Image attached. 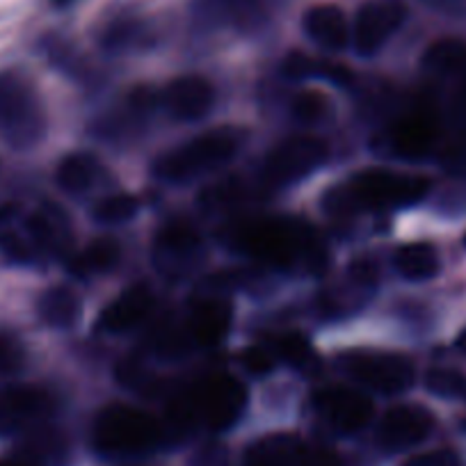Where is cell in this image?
Masks as SVG:
<instances>
[{
	"label": "cell",
	"mask_w": 466,
	"mask_h": 466,
	"mask_svg": "<svg viewBox=\"0 0 466 466\" xmlns=\"http://www.w3.org/2000/svg\"><path fill=\"white\" fill-rule=\"evenodd\" d=\"M224 240L236 252L248 254L272 268L325 266L327 254L309 224L290 218H258L236 222L224 231Z\"/></svg>",
	"instance_id": "cell-1"
},
{
	"label": "cell",
	"mask_w": 466,
	"mask_h": 466,
	"mask_svg": "<svg viewBox=\"0 0 466 466\" xmlns=\"http://www.w3.org/2000/svg\"><path fill=\"white\" fill-rule=\"evenodd\" d=\"M245 405H248V389L240 380L227 373L213 375L187 389L183 396L174 398L172 405L167 407L165 432L167 430L187 432L195 425L219 432L231 428L240 419Z\"/></svg>",
	"instance_id": "cell-2"
},
{
	"label": "cell",
	"mask_w": 466,
	"mask_h": 466,
	"mask_svg": "<svg viewBox=\"0 0 466 466\" xmlns=\"http://www.w3.org/2000/svg\"><path fill=\"white\" fill-rule=\"evenodd\" d=\"M243 140L245 133L233 127H219L213 128V131H206L199 137L187 142V145L178 147V149L158 158L156 174L169 183L190 181V178L201 177V174L213 172L215 167L233 158L243 147Z\"/></svg>",
	"instance_id": "cell-3"
},
{
	"label": "cell",
	"mask_w": 466,
	"mask_h": 466,
	"mask_svg": "<svg viewBox=\"0 0 466 466\" xmlns=\"http://www.w3.org/2000/svg\"><path fill=\"white\" fill-rule=\"evenodd\" d=\"M165 425L131 405H107L94 420V446L107 455H136L158 446Z\"/></svg>",
	"instance_id": "cell-4"
},
{
	"label": "cell",
	"mask_w": 466,
	"mask_h": 466,
	"mask_svg": "<svg viewBox=\"0 0 466 466\" xmlns=\"http://www.w3.org/2000/svg\"><path fill=\"white\" fill-rule=\"evenodd\" d=\"M46 128L37 89L16 71L0 74V133L16 149L37 145Z\"/></svg>",
	"instance_id": "cell-5"
},
{
	"label": "cell",
	"mask_w": 466,
	"mask_h": 466,
	"mask_svg": "<svg viewBox=\"0 0 466 466\" xmlns=\"http://www.w3.org/2000/svg\"><path fill=\"white\" fill-rule=\"evenodd\" d=\"M345 190L357 210H389L405 208L423 199L430 192V181L414 174H398L391 169L373 167L355 174Z\"/></svg>",
	"instance_id": "cell-6"
},
{
	"label": "cell",
	"mask_w": 466,
	"mask_h": 466,
	"mask_svg": "<svg viewBox=\"0 0 466 466\" xmlns=\"http://www.w3.org/2000/svg\"><path fill=\"white\" fill-rule=\"evenodd\" d=\"M345 373L373 391L402 393L414 384V366L407 357L378 350H357L343 360Z\"/></svg>",
	"instance_id": "cell-7"
},
{
	"label": "cell",
	"mask_w": 466,
	"mask_h": 466,
	"mask_svg": "<svg viewBox=\"0 0 466 466\" xmlns=\"http://www.w3.org/2000/svg\"><path fill=\"white\" fill-rule=\"evenodd\" d=\"M327 158V145L318 137L298 136L279 142L275 149L268 154L263 178L270 186H289L299 181L313 169L320 167Z\"/></svg>",
	"instance_id": "cell-8"
},
{
	"label": "cell",
	"mask_w": 466,
	"mask_h": 466,
	"mask_svg": "<svg viewBox=\"0 0 466 466\" xmlns=\"http://www.w3.org/2000/svg\"><path fill=\"white\" fill-rule=\"evenodd\" d=\"M245 466H339L331 451L316 448L298 434H270L245 452Z\"/></svg>",
	"instance_id": "cell-9"
},
{
	"label": "cell",
	"mask_w": 466,
	"mask_h": 466,
	"mask_svg": "<svg viewBox=\"0 0 466 466\" xmlns=\"http://www.w3.org/2000/svg\"><path fill=\"white\" fill-rule=\"evenodd\" d=\"M56 410V398L42 387L19 384L0 391V434H15L42 423Z\"/></svg>",
	"instance_id": "cell-10"
},
{
	"label": "cell",
	"mask_w": 466,
	"mask_h": 466,
	"mask_svg": "<svg viewBox=\"0 0 466 466\" xmlns=\"http://www.w3.org/2000/svg\"><path fill=\"white\" fill-rule=\"evenodd\" d=\"M407 19V7L402 0H369L357 15L355 46L361 56L378 53Z\"/></svg>",
	"instance_id": "cell-11"
},
{
	"label": "cell",
	"mask_w": 466,
	"mask_h": 466,
	"mask_svg": "<svg viewBox=\"0 0 466 466\" xmlns=\"http://www.w3.org/2000/svg\"><path fill=\"white\" fill-rule=\"evenodd\" d=\"M313 407L334 430L352 434L366 428L373 419V400L352 389L327 387L313 393Z\"/></svg>",
	"instance_id": "cell-12"
},
{
	"label": "cell",
	"mask_w": 466,
	"mask_h": 466,
	"mask_svg": "<svg viewBox=\"0 0 466 466\" xmlns=\"http://www.w3.org/2000/svg\"><path fill=\"white\" fill-rule=\"evenodd\" d=\"M434 419L420 405H398L384 414L378 430V441L384 451L396 452L425 441L432 432Z\"/></svg>",
	"instance_id": "cell-13"
},
{
	"label": "cell",
	"mask_w": 466,
	"mask_h": 466,
	"mask_svg": "<svg viewBox=\"0 0 466 466\" xmlns=\"http://www.w3.org/2000/svg\"><path fill=\"white\" fill-rule=\"evenodd\" d=\"M437 116L428 107H419V110L407 112L405 116H400L393 124L391 131H389V147L400 158L419 160L432 154L434 145H437Z\"/></svg>",
	"instance_id": "cell-14"
},
{
	"label": "cell",
	"mask_w": 466,
	"mask_h": 466,
	"mask_svg": "<svg viewBox=\"0 0 466 466\" xmlns=\"http://www.w3.org/2000/svg\"><path fill=\"white\" fill-rule=\"evenodd\" d=\"M199 249V231L183 219L165 224L156 236V263L163 272H187V268L197 263Z\"/></svg>",
	"instance_id": "cell-15"
},
{
	"label": "cell",
	"mask_w": 466,
	"mask_h": 466,
	"mask_svg": "<svg viewBox=\"0 0 466 466\" xmlns=\"http://www.w3.org/2000/svg\"><path fill=\"white\" fill-rule=\"evenodd\" d=\"M213 85L201 76H183L172 80L163 92L160 101L169 110V115L183 119V122H195L201 119L213 106Z\"/></svg>",
	"instance_id": "cell-16"
},
{
	"label": "cell",
	"mask_w": 466,
	"mask_h": 466,
	"mask_svg": "<svg viewBox=\"0 0 466 466\" xmlns=\"http://www.w3.org/2000/svg\"><path fill=\"white\" fill-rule=\"evenodd\" d=\"M151 307H154V295H151L149 286H131L110 307L103 309L101 318H98V329L110 331V334H122V331L133 329L149 316Z\"/></svg>",
	"instance_id": "cell-17"
},
{
	"label": "cell",
	"mask_w": 466,
	"mask_h": 466,
	"mask_svg": "<svg viewBox=\"0 0 466 466\" xmlns=\"http://www.w3.org/2000/svg\"><path fill=\"white\" fill-rule=\"evenodd\" d=\"M231 327V307L224 299H199L190 309L186 331L199 345H218Z\"/></svg>",
	"instance_id": "cell-18"
},
{
	"label": "cell",
	"mask_w": 466,
	"mask_h": 466,
	"mask_svg": "<svg viewBox=\"0 0 466 466\" xmlns=\"http://www.w3.org/2000/svg\"><path fill=\"white\" fill-rule=\"evenodd\" d=\"M304 30L325 51H343L350 42L348 19L336 5H316L304 15Z\"/></svg>",
	"instance_id": "cell-19"
},
{
	"label": "cell",
	"mask_w": 466,
	"mask_h": 466,
	"mask_svg": "<svg viewBox=\"0 0 466 466\" xmlns=\"http://www.w3.org/2000/svg\"><path fill=\"white\" fill-rule=\"evenodd\" d=\"M24 228L37 252L42 249V252L60 254L65 252L66 243H69V228H66L65 218L53 206L30 213L25 218Z\"/></svg>",
	"instance_id": "cell-20"
},
{
	"label": "cell",
	"mask_w": 466,
	"mask_h": 466,
	"mask_svg": "<svg viewBox=\"0 0 466 466\" xmlns=\"http://www.w3.org/2000/svg\"><path fill=\"white\" fill-rule=\"evenodd\" d=\"M39 318L51 327H71L80 313V299L66 286L48 289L37 302Z\"/></svg>",
	"instance_id": "cell-21"
},
{
	"label": "cell",
	"mask_w": 466,
	"mask_h": 466,
	"mask_svg": "<svg viewBox=\"0 0 466 466\" xmlns=\"http://www.w3.org/2000/svg\"><path fill=\"white\" fill-rule=\"evenodd\" d=\"M284 74L289 78L302 80V78H327L329 83L336 85H348L352 80L348 66L336 65V62L327 60H316V57H309L304 53H290L284 60Z\"/></svg>",
	"instance_id": "cell-22"
},
{
	"label": "cell",
	"mask_w": 466,
	"mask_h": 466,
	"mask_svg": "<svg viewBox=\"0 0 466 466\" xmlns=\"http://www.w3.org/2000/svg\"><path fill=\"white\" fill-rule=\"evenodd\" d=\"M396 268L410 281L432 279L439 272V254L430 243L405 245L398 249Z\"/></svg>",
	"instance_id": "cell-23"
},
{
	"label": "cell",
	"mask_w": 466,
	"mask_h": 466,
	"mask_svg": "<svg viewBox=\"0 0 466 466\" xmlns=\"http://www.w3.org/2000/svg\"><path fill=\"white\" fill-rule=\"evenodd\" d=\"M122 258V245L115 238H98L87 245V249L76 254L69 261V270L78 277H87L92 272H107Z\"/></svg>",
	"instance_id": "cell-24"
},
{
	"label": "cell",
	"mask_w": 466,
	"mask_h": 466,
	"mask_svg": "<svg viewBox=\"0 0 466 466\" xmlns=\"http://www.w3.org/2000/svg\"><path fill=\"white\" fill-rule=\"evenodd\" d=\"M425 69L437 76H466V42L461 39H439L423 57Z\"/></svg>",
	"instance_id": "cell-25"
},
{
	"label": "cell",
	"mask_w": 466,
	"mask_h": 466,
	"mask_svg": "<svg viewBox=\"0 0 466 466\" xmlns=\"http://www.w3.org/2000/svg\"><path fill=\"white\" fill-rule=\"evenodd\" d=\"M98 174L96 158L89 154H71L57 167V186L69 195H83L94 186Z\"/></svg>",
	"instance_id": "cell-26"
},
{
	"label": "cell",
	"mask_w": 466,
	"mask_h": 466,
	"mask_svg": "<svg viewBox=\"0 0 466 466\" xmlns=\"http://www.w3.org/2000/svg\"><path fill=\"white\" fill-rule=\"evenodd\" d=\"M142 39H145V25L137 19H131V16H122V19L110 21L101 35L103 46L110 48V51L136 46Z\"/></svg>",
	"instance_id": "cell-27"
},
{
	"label": "cell",
	"mask_w": 466,
	"mask_h": 466,
	"mask_svg": "<svg viewBox=\"0 0 466 466\" xmlns=\"http://www.w3.org/2000/svg\"><path fill=\"white\" fill-rule=\"evenodd\" d=\"M137 213V199L131 195H110L94 208V218L103 224L128 222Z\"/></svg>",
	"instance_id": "cell-28"
},
{
	"label": "cell",
	"mask_w": 466,
	"mask_h": 466,
	"mask_svg": "<svg viewBox=\"0 0 466 466\" xmlns=\"http://www.w3.org/2000/svg\"><path fill=\"white\" fill-rule=\"evenodd\" d=\"M425 387L441 398H466V375L452 369H434L425 375Z\"/></svg>",
	"instance_id": "cell-29"
},
{
	"label": "cell",
	"mask_w": 466,
	"mask_h": 466,
	"mask_svg": "<svg viewBox=\"0 0 466 466\" xmlns=\"http://www.w3.org/2000/svg\"><path fill=\"white\" fill-rule=\"evenodd\" d=\"M275 352L281 360L289 361L290 366H298V369H304L313 355L311 343L299 331H289V334H281L279 339H275Z\"/></svg>",
	"instance_id": "cell-30"
},
{
	"label": "cell",
	"mask_w": 466,
	"mask_h": 466,
	"mask_svg": "<svg viewBox=\"0 0 466 466\" xmlns=\"http://www.w3.org/2000/svg\"><path fill=\"white\" fill-rule=\"evenodd\" d=\"M327 110H329V98L318 89H307L293 98V115L304 124L320 122Z\"/></svg>",
	"instance_id": "cell-31"
},
{
	"label": "cell",
	"mask_w": 466,
	"mask_h": 466,
	"mask_svg": "<svg viewBox=\"0 0 466 466\" xmlns=\"http://www.w3.org/2000/svg\"><path fill=\"white\" fill-rule=\"evenodd\" d=\"M25 352L16 336L0 331V378H10L24 369Z\"/></svg>",
	"instance_id": "cell-32"
},
{
	"label": "cell",
	"mask_w": 466,
	"mask_h": 466,
	"mask_svg": "<svg viewBox=\"0 0 466 466\" xmlns=\"http://www.w3.org/2000/svg\"><path fill=\"white\" fill-rule=\"evenodd\" d=\"M243 366L248 369V373L252 375H268L272 369H275V361H272V355L263 348H248L243 352Z\"/></svg>",
	"instance_id": "cell-33"
},
{
	"label": "cell",
	"mask_w": 466,
	"mask_h": 466,
	"mask_svg": "<svg viewBox=\"0 0 466 466\" xmlns=\"http://www.w3.org/2000/svg\"><path fill=\"white\" fill-rule=\"evenodd\" d=\"M405 466H460V457L448 448H441V451L420 452V455L407 460Z\"/></svg>",
	"instance_id": "cell-34"
},
{
	"label": "cell",
	"mask_w": 466,
	"mask_h": 466,
	"mask_svg": "<svg viewBox=\"0 0 466 466\" xmlns=\"http://www.w3.org/2000/svg\"><path fill=\"white\" fill-rule=\"evenodd\" d=\"M457 348H460V350H466V329L461 331L460 336H457Z\"/></svg>",
	"instance_id": "cell-35"
},
{
	"label": "cell",
	"mask_w": 466,
	"mask_h": 466,
	"mask_svg": "<svg viewBox=\"0 0 466 466\" xmlns=\"http://www.w3.org/2000/svg\"><path fill=\"white\" fill-rule=\"evenodd\" d=\"M0 466H25V464H15V461H0Z\"/></svg>",
	"instance_id": "cell-36"
},
{
	"label": "cell",
	"mask_w": 466,
	"mask_h": 466,
	"mask_svg": "<svg viewBox=\"0 0 466 466\" xmlns=\"http://www.w3.org/2000/svg\"><path fill=\"white\" fill-rule=\"evenodd\" d=\"M57 5H66V3H71V0H56Z\"/></svg>",
	"instance_id": "cell-37"
}]
</instances>
